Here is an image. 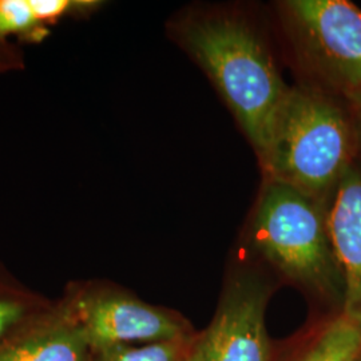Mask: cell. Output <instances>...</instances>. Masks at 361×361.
Segmentation results:
<instances>
[{
  "label": "cell",
  "instance_id": "cell-1",
  "mask_svg": "<svg viewBox=\"0 0 361 361\" xmlns=\"http://www.w3.org/2000/svg\"><path fill=\"white\" fill-rule=\"evenodd\" d=\"M171 37L200 66L261 158L289 89L264 39L231 13L183 15Z\"/></svg>",
  "mask_w": 361,
  "mask_h": 361
},
{
  "label": "cell",
  "instance_id": "cell-2",
  "mask_svg": "<svg viewBox=\"0 0 361 361\" xmlns=\"http://www.w3.org/2000/svg\"><path fill=\"white\" fill-rule=\"evenodd\" d=\"M359 157L347 99L314 85L290 87L259 158L265 180L326 201Z\"/></svg>",
  "mask_w": 361,
  "mask_h": 361
},
{
  "label": "cell",
  "instance_id": "cell-3",
  "mask_svg": "<svg viewBox=\"0 0 361 361\" xmlns=\"http://www.w3.org/2000/svg\"><path fill=\"white\" fill-rule=\"evenodd\" d=\"M249 235L258 256L288 281L341 310L344 280L324 201L283 182L265 180Z\"/></svg>",
  "mask_w": 361,
  "mask_h": 361
},
{
  "label": "cell",
  "instance_id": "cell-4",
  "mask_svg": "<svg viewBox=\"0 0 361 361\" xmlns=\"http://www.w3.org/2000/svg\"><path fill=\"white\" fill-rule=\"evenodd\" d=\"M286 35L312 85L344 99L361 92V10L347 0H288Z\"/></svg>",
  "mask_w": 361,
  "mask_h": 361
},
{
  "label": "cell",
  "instance_id": "cell-5",
  "mask_svg": "<svg viewBox=\"0 0 361 361\" xmlns=\"http://www.w3.org/2000/svg\"><path fill=\"white\" fill-rule=\"evenodd\" d=\"M59 301L91 350L190 338L192 326L171 310L145 302L106 281H73Z\"/></svg>",
  "mask_w": 361,
  "mask_h": 361
},
{
  "label": "cell",
  "instance_id": "cell-6",
  "mask_svg": "<svg viewBox=\"0 0 361 361\" xmlns=\"http://www.w3.org/2000/svg\"><path fill=\"white\" fill-rule=\"evenodd\" d=\"M271 286L256 273L233 274L207 331L198 334L205 361H274L265 312Z\"/></svg>",
  "mask_w": 361,
  "mask_h": 361
},
{
  "label": "cell",
  "instance_id": "cell-7",
  "mask_svg": "<svg viewBox=\"0 0 361 361\" xmlns=\"http://www.w3.org/2000/svg\"><path fill=\"white\" fill-rule=\"evenodd\" d=\"M328 228L344 280L341 313L361 332V157L325 201Z\"/></svg>",
  "mask_w": 361,
  "mask_h": 361
},
{
  "label": "cell",
  "instance_id": "cell-8",
  "mask_svg": "<svg viewBox=\"0 0 361 361\" xmlns=\"http://www.w3.org/2000/svg\"><path fill=\"white\" fill-rule=\"evenodd\" d=\"M0 361H91V349L58 298L0 343Z\"/></svg>",
  "mask_w": 361,
  "mask_h": 361
},
{
  "label": "cell",
  "instance_id": "cell-9",
  "mask_svg": "<svg viewBox=\"0 0 361 361\" xmlns=\"http://www.w3.org/2000/svg\"><path fill=\"white\" fill-rule=\"evenodd\" d=\"M361 352V332L343 313L307 331L274 361H353Z\"/></svg>",
  "mask_w": 361,
  "mask_h": 361
},
{
  "label": "cell",
  "instance_id": "cell-10",
  "mask_svg": "<svg viewBox=\"0 0 361 361\" xmlns=\"http://www.w3.org/2000/svg\"><path fill=\"white\" fill-rule=\"evenodd\" d=\"M51 302L52 300L22 284L0 262V343Z\"/></svg>",
  "mask_w": 361,
  "mask_h": 361
},
{
  "label": "cell",
  "instance_id": "cell-11",
  "mask_svg": "<svg viewBox=\"0 0 361 361\" xmlns=\"http://www.w3.org/2000/svg\"><path fill=\"white\" fill-rule=\"evenodd\" d=\"M195 337L91 350V361H185Z\"/></svg>",
  "mask_w": 361,
  "mask_h": 361
},
{
  "label": "cell",
  "instance_id": "cell-12",
  "mask_svg": "<svg viewBox=\"0 0 361 361\" xmlns=\"http://www.w3.org/2000/svg\"><path fill=\"white\" fill-rule=\"evenodd\" d=\"M51 28L44 26L34 13L30 0H0V40L15 37L30 44H40Z\"/></svg>",
  "mask_w": 361,
  "mask_h": 361
},
{
  "label": "cell",
  "instance_id": "cell-13",
  "mask_svg": "<svg viewBox=\"0 0 361 361\" xmlns=\"http://www.w3.org/2000/svg\"><path fill=\"white\" fill-rule=\"evenodd\" d=\"M39 20L44 26L61 23L66 19H86L104 6L99 0H30Z\"/></svg>",
  "mask_w": 361,
  "mask_h": 361
},
{
  "label": "cell",
  "instance_id": "cell-14",
  "mask_svg": "<svg viewBox=\"0 0 361 361\" xmlns=\"http://www.w3.org/2000/svg\"><path fill=\"white\" fill-rule=\"evenodd\" d=\"M26 67L23 50L13 42L0 40V74L22 71Z\"/></svg>",
  "mask_w": 361,
  "mask_h": 361
},
{
  "label": "cell",
  "instance_id": "cell-15",
  "mask_svg": "<svg viewBox=\"0 0 361 361\" xmlns=\"http://www.w3.org/2000/svg\"><path fill=\"white\" fill-rule=\"evenodd\" d=\"M350 107L355 128H356V137H357V146H359V155L361 157V92L350 97L347 99Z\"/></svg>",
  "mask_w": 361,
  "mask_h": 361
},
{
  "label": "cell",
  "instance_id": "cell-16",
  "mask_svg": "<svg viewBox=\"0 0 361 361\" xmlns=\"http://www.w3.org/2000/svg\"><path fill=\"white\" fill-rule=\"evenodd\" d=\"M197 337H198V335H197ZM197 337H195V341H194L193 348H192L189 356L186 357V360L185 361H205L204 355H202V350L200 348V344H198Z\"/></svg>",
  "mask_w": 361,
  "mask_h": 361
},
{
  "label": "cell",
  "instance_id": "cell-17",
  "mask_svg": "<svg viewBox=\"0 0 361 361\" xmlns=\"http://www.w3.org/2000/svg\"><path fill=\"white\" fill-rule=\"evenodd\" d=\"M353 361H361V352L359 353V356H357V357H356Z\"/></svg>",
  "mask_w": 361,
  "mask_h": 361
}]
</instances>
